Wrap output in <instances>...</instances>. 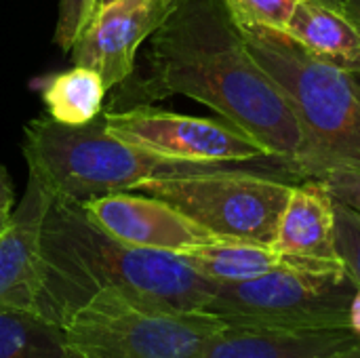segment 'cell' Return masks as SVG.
Returning a JSON list of instances; mask_svg holds the SVG:
<instances>
[{
  "label": "cell",
  "instance_id": "cell-1",
  "mask_svg": "<svg viewBox=\"0 0 360 358\" xmlns=\"http://www.w3.org/2000/svg\"><path fill=\"white\" fill-rule=\"evenodd\" d=\"M110 110L184 95L259 141L297 177L306 135L287 97L253 57L224 0H175L148 38L143 68L131 74Z\"/></svg>",
  "mask_w": 360,
  "mask_h": 358
},
{
  "label": "cell",
  "instance_id": "cell-4",
  "mask_svg": "<svg viewBox=\"0 0 360 358\" xmlns=\"http://www.w3.org/2000/svg\"><path fill=\"white\" fill-rule=\"evenodd\" d=\"M27 173L53 198L82 205L116 192H135L154 175L194 165L154 156L105 131L103 114L82 127H65L46 114L23 127Z\"/></svg>",
  "mask_w": 360,
  "mask_h": 358
},
{
  "label": "cell",
  "instance_id": "cell-19",
  "mask_svg": "<svg viewBox=\"0 0 360 358\" xmlns=\"http://www.w3.org/2000/svg\"><path fill=\"white\" fill-rule=\"evenodd\" d=\"M300 0H224L240 25L285 30Z\"/></svg>",
  "mask_w": 360,
  "mask_h": 358
},
{
  "label": "cell",
  "instance_id": "cell-27",
  "mask_svg": "<svg viewBox=\"0 0 360 358\" xmlns=\"http://www.w3.org/2000/svg\"><path fill=\"white\" fill-rule=\"evenodd\" d=\"M352 76H354L356 84H359V87H360V70H354V72H352Z\"/></svg>",
  "mask_w": 360,
  "mask_h": 358
},
{
  "label": "cell",
  "instance_id": "cell-12",
  "mask_svg": "<svg viewBox=\"0 0 360 358\" xmlns=\"http://www.w3.org/2000/svg\"><path fill=\"white\" fill-rule=\"evenodd\" d=\"M53 196L27 177L8 226L0 232V304L36 310L40 283V238Z\"/></svg>",
  "mask_w": 360,
  "mask_h": 358
},
{
  "label": "cell",
  "instance_id": "cell-9",
  "mask_svg": "<svg viewBox=\"0 0 360 358\" xmlns=\"http://www.w3.org/2000/svg\"><path fill=\"white\" fill-rule=\"evenodd\" d=\"M175 0H112L101 4L82 30L70 59L93 68L108 91L118 89L137 68V55L148 38L160 27Z\"/></svg>",
  "mask_w": 360,
  "mask_h": 358
},
{
  "label": "cell",
  "instance_id": "cell-17",
  "mask_svg": "<svg viewBox=\"0 0 360 358\" xmlns=\"http://www.w3.org/2000/svg\"><path fill=\"white\" fill-rule=\"evenodd\" d=\"M61 325L32 308L0 304V358H65Z\"/></svg>",
  "mask_w": 360,
  "mask_h": 358
},
{
  "label": "cell",
  "instance_id": "cell-18",
  "mask_svg": "<svg viewBox=\"0 0 360 358\" xmlns=\"http://www.w3.org/2000/svg\"><path fill=\"white\" fill-rule=\"evenodd\" d=\"M304 177L321 179L333 200L346 205L350 211L360 215V162H316L304 169L302 179Z\"/></svg>",
  "mask_w": 360,
  "mask_h": 358
},
{
  "label": "cell",
  "instance_id": "cell-7",
  "mask_svg": "<svg viewBox=\"0 0 360 358\" xmlns=\"http://www.w3.org/2000/svg\"><path fill=\"white\" fill-rule=\"evenodd\" d=\"M359 283L346 268L283 266L245 283L217 285L205 312L226 325L327 333L350 331V308Z\"/></svg>",
  "mask_w": 360,
  "mask_h": 358
},
{
  "label": "cell",
  "instance_id": "cell-6",
  "mask_svg": "<svg viewBox=\"0 0 360 358\" xmlns=\"http://www.w3.org/2000/svg\"><path fill=\"white\" fill-rule=\"evenodd\" d=\"M226 323L205 310H165L114 289L95 293L63 323L70 352L80 358H205Z\"/></svg>",
  "mask_w": 360,
  "mask_h": 358
},
{
  "label": "cell",
  "instance_id": "cell-29",
  "mask_svg": "<svg viewBox=\"0 0 360 358\" xmlns=\"http://www.w3.org/2000/svg\"><path fill=\"white\" fill-rule=\"evenodd\" d=\"M108 2H112V0H101V4H108Z\"/></svg>",
  "mask_w": 360,
  "mask_h": 358
},
{
  "label": "cell",
  "instance_id": "cell-20",
  "mask_svg": "<svg viewBox=\"0 0 360 358\" xmlns=\"http://www.w3.org/2000/svg\"><path fill=\"white\" fill-rule=\"evenodd\" d=\"M101 0H59V15L55 25V44L68 55L82 30L99 11Z\"/></svg>",
  "mask_w": 360,
  "mask_h": 358
},
{
  "label": "cell",
  "instance_id": "cell-21",
  "mask_svg": "<svg viewBox=\"0 0 360 358\" xmlns=\"http://www.w3.org/2000/svg\"><path fill=\"white\" fill-rule=\"evenodd\" d=\"M335 243L346 270L360 283V215L335 200Z\"/></svg>",
  "mask_w": 360,
  "mask_h": 358
},
{
  "label": "cell",
  "instance_id": "cell-25",
  "mask_svg": "<svg viewBox=\"0 0 360 358\" xmlns=\"http://www.w3.org/2000/svg\"><path fill=\"white\" fill-rule=\"evenodd\" d=\"M314 2H321L329 8H335L344 15H348V0H314Z\"/></svg>",
  "mask_w": 360,
  "mask_h": 358
},
{
  "label": "cell",
  "instance_id": "cell-13",
  "mask_svg": "<svg viewBox=\"0 0 360 358\" xmlns=\"http://www.w3.org/2000/svg\"><path fill=\"white\" fill-rule=\"evenodd\" d=\"M360 342L352 331L287 333L224 325L205 358H323Z\"/></svg>",
  "mask_w": 360,
  "mask_h": 358
},
{
  "label": "cell",
  "instance_id": "cell-15",
  "mask_svg": "<svg viewBox=\"0 0 360 358\" xmlns=\"http://www.w3.org/2000/svg\"><path fill=\"white\" fill-rule=\"evenodd\" d=\"M179 255L196 272H200L202 276L211 279L217 285L253 281L289 264L300 266L287 260L285 255H281L272 245L234 241V238H215Z\"/></svg>",
  "mask_w": 360,
  "mask_h": 358
},
{
  "label": "cell",
  "instance_id": "cell-14",
  "mask_svg": "<svg viewBox=\"0 0 360 358\" xmlns=\"http://www.w3.org/2000/svg\"><path fill=\"white\" fill-rule=\"evenodd\" d=\"M283 32L338 68L360 70V27L335 8L314 0H300Z\"/></svg>",
  "mask_w": 360,
  "mask_h": 358
},
{
  "label": "cell",
  "instance_id": "cell-28",
  "mask_svg": "<svg viewBox=\"0 0 360 358\" xmlns=\"http://www.w3.org/2000/svg\"><path fill=\"white\" fill-rule=\"evenodd\" d=\"M65 358H80L78 357V354H74V352H70V350H68V357Z\"/></svg>",
  "mask_w": 360,
  "mask_h": 358
},
{
  "label": "cell",
  "instance_id": "cell-8",
  "mask_svg": "<svg viewBox=\"0 0 360 358\" xmlns=\"http://www.w3.org/2000/svg\"><path fill=\"white\" fill-rule=\"evenodd\" d=\"M103 122L110 135L160 158L186 165L272 162L289 171V167L274 158L259 141L226 120L188 116L154 108L152 103H137L105 110Z\"/></svg>",
  "mask_w": 360,
  "mask_h": 358
},
{
  "label": "cell",
  "instance_id": "cell-10",
  "mask_svg": "<svg viewBox=\"0 0 360 358\" xmlns=\"http://www.w3.org/2000/svg\"><path fill=\"white\" fill-rule=\"evenodd\" d=\"M82 213L120 243L167 253H186L215 241L173 205L141 192H116L80 205Z\"/></svg>",
  "mask_w": 360,
  "mask_h": 358
},
{
  "label": "cell",
  "instance_id": "cell-24",
  "mask_svg": "<svg viewBox=\"0 0 360 358\" xmlns=\"http://www.w3.org/2000/svg\"><path fill=\"white\" fill-rule=\"evenodd\" d=\"M323 358H360V342L352 344V346H346V348H342L338 352H331V354Z\"/></svg>",
  "mask_w": 360,
  "mask_h": 358
},
{
  "label": "cell",
  "instance_id": "cell-11",
  "mask_svg": "<svg viewBox=\"0 0 360 358\" xmlns=\"http://www.w3.org/2000/svg\"><path fill=\"white\" fill-rule=\"evenodd\" d=\"M272 247L308 268H346L335 243V200L321 179L293 184Z\"/></svg>",
  "mask_w": 360,
  "mask_h": 358
},
{
  "label": "cell",
  "instance_id": "cell-22",
  "mask_svg": "<svg viewBox=\"0 0 360 358\" xmlns=\"http://www.w3.org/2000/svg\"><path fill=\"white\" fill-rule=\"evenodd\" d=\"M15 207H17V198H15V188H13L11 175L0 165V232L8 226Z\"/></svg>",
  "mask_w": 360,
  "mask_h": 358
},
{
  "label": "cell",
  "instance_id": "cell-2",
  "mask_svg": "<svg viewBox=\"0 0 360 358\" xmlns=\"http://www.w3.org/2000/svg\"><path fill=\"white\" fill-rule=\"evenodd\" d=\"M114 289L165 310H205L217 283L179 253L139 249L97 228L76 203L53 198L40 238L36 310L61 325L95 293Z\"/></svg>",
  "mask_w": 360,
  "mask_h": 358
},
{
  "label": "cell",
  "instance_id": "cell-23",
  "mask_svg": "<svg viewBox=\"0 0 360 358\" xmlns=\"http://www.w3.org/2000/svg\"><path fill=\"white\" fill-rule=\"evenodd\" d=\"M350 331L360 340V283L356 295L352 300V308H350Z\"/></svg>",
  "mask_w": 360,
  "mask_h": 358
},
{
  "label": "cell",
  "instance_id": "cell-3",
  "mask_svg": "<svg viewBox=\"0 0 360 358\" xmlns=\"http://www.w3.org/2000/svg\"><path fill=\"white\" fill-rule=\"evenodd\" d=\"M240 30L306 135L308 156L297 165V177L316 162H360V87L352 72L312 55L283 30Z\"/></svg>",
  "mask_w": 360,
  "mask_h": 358
},
{
  "label": "cell",
  "instance_id": "cell-5",
  "mask_svg": "<svg viewBox=\"0 0 360 358\" xmlns=\"http://www.w3.org/2000/svg\"><path fill=\"white\" fill-rule=\"evenodd\" d=\"M293 184L238 165H194L154 175L135 192L156 196L215 238L272 245Z\"/></svg>",
  "mask_w": 360,
  "mask_h": 358
},
{
  "label": "cell",
  "instance_id": "cell-16",
  "mask_svg": "<svg viewBox=\"0 0 360 358\" xmlns=\"http://www.w3.org/2000/svg\"><path fill=\"white\" fill-rule=\"evenodd\" d=\"M32 84L44 103V114L59 124L82 127L105 112L108 87L93 68L72 63L70 70L46 74Z\"/></svg>",
  "mask_w": 360,
  "mask_h": 358
},
{
  "label": "cell",
  "instance_id": "cell-26",
  "mask_svg": "<svg viewBox=\"0 0 360 358\" xmlns=\"http://www.w3.org/2000/svg\"><path fill=\"white\" fill-rule=\"evenodd\" d=\"M348 17L360 27V0H348Z\"/></svg>",
  "mask_w": 360,
  "mask_h": 358
}]
</instances>
